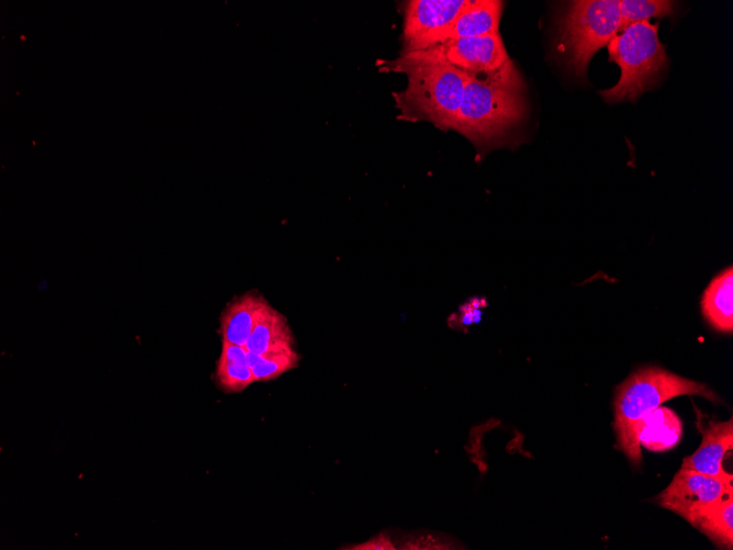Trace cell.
Here are the masks:
<instances>
[{"label": "cell", "mask_w": 733, "mask_h": 550, "mask_svg": "<svg viewBox=\"0 0 733 550\" xmlns=\"http://www.w3.org/2000/svg\"><path fill=\"white\" fill-rule=\"evenodd\" d=\"M466 76L451 130L466 137L481 155L508 144L527 119L526 83L511 59L494 71Z\"/></svg>", "instance_id": "6da1fadb"}, {"label": "cell", "mask_w": 733, "mask_h": 550, "mask_svg": "<svg viewBox=\"0 0 733 550\" xmlns=\"http://www.w3.org/2000/svg\"><path fill=\"white\" fill-rule=\"evenodd\" d=\"M382 72L404 74L407 85L392 93L402 121H426L442 131L452 128L462 102L466 74L450 65L432 46L380 60Z\"/></svg>", "instance_id": "7a4b0ae2"}, {"label": "cell", "mask_w": 733, "mask_h": 550, "mask_svg": "<svg viewBox=\"0 0 733 550\" xmlns=\"http://www.w3.org/2000/svg\"><path fill=\"white\" fill-rule=\"evenodd\" d=\"M679 395H700L713 403L719 396L704 383L659 367H644L616 390L613 429L618 448L633 464L642 460L639 431L644 418L664 402Z\"/></svg>", "instance_id": "3957f363"}, {"label": "cell", "mask_w": 733, "mask_h": 550, "mask_svg": "<svg viewBox=\"0 0 733 550\" xmlns=\"http://www.w3.org/2000/svg\"><path fill=\"white\" fill-rule=\"evenodd\" d=\"M609 60L620 68L618 82L600 96L606 102L638 100L654 88L667 68L665 46L658 38V23L650 21L631 24L607 45Z\"/></svg>", "instance_id": "277c9868"}, {"label": "cell", "mask_w": 733, "mask_h": 550, "mask_svg": "<svg viewBox=\"0 0 733 550\" xmlns=\"http://www.w3.org/2000/svg\"><path fill=\"white\" fill-rule=\"evenodd\" d=\"M557 23L568 66L585 77L596 52L621 31L620 0L570 1Z\"/></svg>", "instance_id": "5b68a950"}, {"label": "cell", "mask_w": 733, "mask_h": 550, "mask_svg": "<svg viewBox=\"0 0 733 550\" xmlns=\"http://www.w3.org/2000/svg\"><path fill=\"white\" fill-rule=\"evenodd\" d=\"M469 0H409L402 4L399 55L424 50L444 41Z\"/></svg>", "instance_id": "8992f818"}, {"label": "cell", "mask_w": 733, "mask_h": 550, "mask_svg": "<svg viewBox=\"0 0 733 550\" xmlns=\"http://www.w3.org/2000/svg\"><path fill=\"white\" fill-rule=\"evenodd\" d=\"M730 494H733L732 474L714 476L680 468L657 495L656 503L691 524L699 514Z\"/></svg>", "instance_id": "52a82bcc"}, {"label": "cell", "mask_w": 733, "mask_h": 550, "mask_svg": "<svg viewBox=\"0 0 733 550\" xmlns=\"http://www.w3.org/2000/svg\"><path fill=\"white\" fill-rule=\"evenodd\" d=\"M435 47L450 65L465 74L494 71L510 59L499 32L448 40Z\"/></svg>", "instance_id": "ba28073f"}, {"label": "cell", "mask_w": 733, "mask_h": 550, "mask_svg": "<svg viewBox=\"0 0 733 550\" xmlns=\"http://www.w3.org/2000/svg\"><path fill=\"white\" fill-rule=\"evenodd\" d=\"M701 433L699 448L683 460L681 468L714 476L729 475L722 462L726 452L733 448L732 418L728 422H710L701 428Z\"/></svg>", "instance_id": "9c48e42d"}, {"label": "cell", "mask_w": 733, "mask_h": 550, "mask_svg": "<svg viewBox=\"0 0 733 550\" xmlns=\"http://www.w3.org/2000/svg\"><path fill=\"white\" fill-rule=\"evenodd\" d=\"M269 304L258 291L234 298L219 317L222 341L245 347L253 326Z\"/></svg>", "instance_id": "30bf717a"}, {"label": "cell", "mask_w": 733, "mask_h": 550, "mask_svg": "<svg viewBox=\"0 0 733 550\" xmlns=\"http://www.w3.org/2000/svg\"><path fill=\"white\" fill-rule=\"evenodd\" d=\"M287 318L269 304L258 318L246 343L249 352L268 356L296 349Z\"/></svg>", "instance_id": "8fae6325"}, {"label": "cell", "mask_w": 733, "mask_h": 550, "mask_svg": "<svg viewBox=\"0 0 733 550\" xmlns=\"http://www.w3.org/2000/svg\"><path fill=\"white\" fill-rule=\"evenodd\" d=\"M503 9V1L469 0L454 20L443 42L498 33Z\"/></svg>", "instance_id": "7c38bea8"}, {"label": "cell", "mask_w": 733, "mask_h": 550, "mask_svg": "<svg viewBox=\"0 0 733 550\" xmlns=\"http://www.w3.org/2000/svg\"><path fill=\"white\" fill-rule=\"evenodd\" d=\"M702 314L713 328L733 330V268L719 273L706 289L701 300Z\"/></svg>", "instance_id": "4fadbf2b"}, {"label": "cell", "mask_w": 733, "mask_h": 550, "mask_svg": "<svg viewBox=\"0 0 733 550\" xmlns=\"http://www.w3.org/2000/svg\"><path fill=\"white\" fill-rule=\"evenodd\" d=\"M683 438V423L678 415L666 406L650 413L641 424L639 442L653 452L667 451Z\"/></svg>", "instance_id": "5bb4252c"}, {"label": "cell", "mask_w": 733, "mask_h": 550, "mask_svg": "<svg viewBox=\"0 0 733 550\" xmlns=\"http://www.w3.org/2000/svg\"><path fill=\"white\" fill-rule=\"evenodd\" d=\"M247 353L246 347L222 341L215 368V383L221 391L243 392L255 382Z\"/></svg>", "instance_id": "9a60e30c"}, {"label": "cell", "mask_w": 733, "mask_h": 550, "mask_svg": "<svg viewBox=\"0 0 733 550\" xmlns=\"http://www.w3.org/2000/svg\"><path fill=\"white\" fill-rule=\"evenodd\" d=\"M691 525L722 549L733 548V494L699 514Z\"/></svg>", "instance_id": "2e32d148"}, {"label": "cell", "mask_w": 733, "mask_h": 550, "mask_svg": "<svg viewBox=\"0 0 733 550\" xmlns=\"http://www.w3.org/2000/svg\"><path fill=\"white\" fill-rule=\"evenodd\" d=\"M247 361L255 382H268L295 369L300 363V353L296 349L268 356H260L248 351Z\"/></svg>", "instance_id": "e0dca14e"}, {"label": "cell", "mask_w": 733, "mask_h": 550, "mask_svg": "<svg viewBox=\"0 0 733 550\" xmlns=\"http://www.w3.org/2000/svg\"><path fill=\"white\" fill-rule=\"evenodd\" d=\"M676 5L677 2L669 0H621V31L651 18L670 16L675 13Z\"/></svg>", "instance_id": "ac0fdd59"}, {"label": "cell", "mask_w": 733, "mask_h": 550, "mask_svg": "<svg viewBox=\"0 0 733 550\" xmlns=\"http://www.w3.org/2000/svg\"><path fill=\"white\" fill-rule=\"evenodd\" d=\"M485 305V300L481 298H472L465 301L459 306L458 313H453L449 317V325L453 329L465 330L480 322Z\"/></svg>", "instance_id": "d6986e66"}, {"label": "cell", "mask_w": 733, "mask_h": 550, "mask_svg": "<svg viewBox=\"0 0 733 550\" xmlns=\"http://www.w3.org/2000/svg\"><path fill=\"white\" fill-rule=\"evenodd\" d=\"M347 549H356V550H382V549L392 550L393 549L394 550L396 548H395V545L393 543V541L391 540V537L385 532H381V534L376 535L375 537L371 538L370 540H368L363 543H359V545H356V546H350Z\"/></svg>", "instance_id": "ffe728a7"}]
</instances>
